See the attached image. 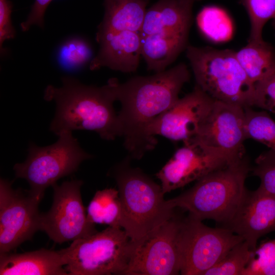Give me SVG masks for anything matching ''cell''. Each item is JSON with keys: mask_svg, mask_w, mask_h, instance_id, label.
<instances>
[{"mask_svg": "<svg viewBox=\"0 0 275 275\" xmlns=\"http://www.w3.org/2000/svg\"><path fill=\"white\" fill-rule=\"evenodd\" d=\"M190 79L187 66L181 63L174 67L151 76H138L120 83L109 79L116 101L121 105L118 117L121 136L131 158L140 159L157 144L148 129L158 116L179 99L183 85Z\"/></svg>", "mask_w": 275, "mask_h": 275, "instance_id": "cell-1", "label": "cell"}, {"mask_svg": "<svg viewBox=\"0 0 275 275\" xmlns=\"http://www.w3.org/2000/svg\"><path fill=\"white\" fill-rule=\"evenodd\" d=\"M62 81L61 87L49 85L44 91V99L56 105L51 131L58 135L64 131L91 130L106 140L121 136L114 107L116 100L107 83L100 87L88 86L68 76Z\"/></svg>", "mask_w": 275, "mask_h": 275, "instance_id": "cell-2", "label": "cell"}, {"mask_svg": "<svg viewBox=\"0 0 275 275\" xmlns=\"http://www.w3.org/2000/svg\"><path fill=\"white\" fill-rule=\"evenodd\" d=\"M129 156L111 173L122 206L121 228L135 242L174 216V208L165 200L161 185L141 170L129 165Z\"/></svg>", "mask_w": 275, "mask_h": 275, "instance_id": "cell-3", "label": "cell"}, {"mask_svg": "<svg viewBox=\"0 0 275 275\" xmlns=\"http://www.w3.org/2000/svg\"><path fill=\"white\" fill-rule=\"evenodd\" d=\"M250 171L245 155L208 173L190 188L169 200L174 208L187 210L191 217L226 224L236 210L246 188Z\"/></svg>", "mask_w": 275, "mask_h": 275, "instance_id": "cell-4", "label": "cell"}, {"mask_svg": "<svg viewBox=\"0 0 275 275\" xmlns=\"http://www.w3.org/2000/svg\"><path fill=\"white\" fill-rule=\"evenodd\" d=\"M186 56L196 85L211 98L243 107L253 106L254 85L235 51L187 45Z\"/></svg>", "mask_w": 275, "mask_h": 275, "instance_id": "cell-5", "label": "cell"}, {"mask_svg": "<svg viewBox=\"0 0 275 275\" xmlns=\"http://www.w3.org/2000/svg\"><path fill=\"white\" fill-rule=\"evenodd\" d=\"M60 251L68 275L124 274L132 241L122 228L108 227Z\"/></svg>", "mask_w": 275, "mask_h": 275, "instance_id": "cell-6", "label": "cell"}, {"mask_svg": "<svg viewBox=\"0 0 275 275\" xmlns=\"http://www.w3.org/2000/svg\"><path fill=\"white\" fill-rule=\"evenodd\" d=\"M58 136L57 141L49 146L31 143L26 160L14 166L16 178L26 180L29 190L42 198L47 187L76 171L84 160L92 157L80 147L72 131H64Z\"/></svg>", "mask_w": 275, "mask_h": 275, "instance_id": "cell-7", "label": "cell"}, {"mask_svg": "<svg viewBox=\"0 0 275 275\" xmlns=\"http://www.w3.org/2000/svg\"><path fill=\"white\" fill-rule=\"evenodd\" d=\"M243 240L226 228L208 227L188 215L182 219L180 229V273L204 275Z\"/></svg>", "mask_w": 275, "mask_h": 275, "instance_id": "cell-8", "label": "cell"}, {"mask_svg": "<svg viewBox=\"0 0 275 275\" xmlns=\"http://www.w3.org/2000/svg\"><path fill=\"white\" fill-rule=\"evenodd\" d=\"M182 219L173 216L136 241L124 274L174 275L180 273L179 233Z\"/></svg>", "mask_w": 275, "mask_h": 275, "instance_id": "cell-9", "label": "cell"}, {"mask_svg": "<svg viewBox=\"0 0 275 275\" xmlns=\"http://www.w3.org/2000/svg\"><path fill=\"white\" fill-rule=\"evenodd\" d=\"M82 184L81 180H72L52 186V205L47 212L41 213L40 230L56 243L72 242L97 232L82 203Z\"/></svg>", "mask_w": 275, "mask_h": 275, "instance_id": "cell-10", "label": "cell"}, {"mask_svg": "<svg viewBox=\"0 0 275 275\" xmlns=\"http://www.w3.org/2000/svg\"><path fill=\"white\" fill-rule=\"evenodd\" d=\"M42 197L29 190L14 189L0 181V253L10 252L40 230L39 205Z\"/></svg>", "mask_w": 275, "mask_h": 275, "instance_id": "cell-11", "label": "cell"}, {"mask_svg": "<svg viewBox=\"0 0 275 275\" xmlns=\"http://www.w3.org/2000/svg\"><path fill=\"white\" fill-rule=\"evenodd\" d=\"M241 157L198 143H186L176 151L156 176L165 194L197 181Z\"/></svg>", "mask_w": 275, "mask_h": 275, "instance_id": "cell-12", "label": "cell"}, {"mask_svg": "<svg viewBox=\"0 0 275 275\" xmlns=\"http://www.w3.org/2000/svg\"><path fill=\"white\" fill-rule=\"evenodd\" d=\"M244 108L214 100L196 135L188 143L219 150L235 157L244 156L243 143L247 138Z\"/></svg>", "mask_w": 275, "mask_h": 275, "instance_id": "cell-13", "label": "cell"}, {"mask_svg": "<svg viewBox=\"0 0 275 275\" xmlns=\"http://www.w3.org/2000/svg\"><path fill=\"white\" fill-rule=\"evenodd\" d=\"M214 99L196 85L194 90L179 99L151 123L149 134L162 136L184 144L192 140L208 113Z\"/></svg>", "mask_w": 275, "mask_h": 275, "instance_id": "cell-14", "label": "cell"}, {"mask_svg": "<svg viewBox=\"0 0 275 275\" xmlns=\"http://www.w3.org/2000/svg\"><path fill=\"white\" fill-rule=\"evenodd\" d=\"M241 237L254 252L258 239L275 231V195L247 189L236 210L224 224Z\"/></svg>", "mask_w": 275, "mask_h": 275, "instance_id": "cell-15", "label": "cell"}, {"mask_svg": "<svg viewBox=\"0 0 275 275\" xmlns=\"http://www.w3.org/2000/svg\"><path fill=\"white\" fill-rule=\"evenodd\" d=\"M99 44L90 63L91 70L106 67L124 73L135 72L142 56L140 32L124 31L96 37Z\"/></svg>", "mask_w": 275, "mask_h": 275, "instance_id": "cell-16", "label": "cell"}, {"mask_svg": "<svg viewBox=\"0 0 275 275\" xmlns=\"http://www.w3.org/2000/svg\"><path fill=\"white\" fill-rule=\"evenodd\" d=\"M202 0H158L147 11L142 37L156 34H189L193 8Z\"/></svg>", "mask_w": 275, "mask_h": 275, "instance_id": "cell-17", "label": "cell"}, {"mask_svg": "<svg viewBox=\"0 0 275 275\" xmlns=\"http://www.w3.org/2000/svg\"><path fill=\"white\" fill-rule=\"evenodd\" d=\"M60 251L0 253L1 275H68Z\"/></svg>", "mask_w": 275, "mask_h": 275, "instance_id": "cell-18", "label": "cell"}, {"mask_svg": "<svg viewBox=\"0 0 275 275\" xmlns=\"http://www.w3.org/2000/svg\"><path fill=\"white\" fill-rule=\"evenodd\" d=\"M149 0H104V14L96 36L124 31L140 32Z\"/></svg>", "mask_w": 275, "mask_h": 275, "instance_id": "cell-19", "label": "cell"}, {"mask_svg": "<svg viewBox=\"0 0 275 275\" xmlns=\"http://www.w3.org/2000/svg\"><path fill=\"white\" fill-rule=\"evenodd\" d=\"M188 34H156L142 37V56L148 70H166L187 46Z\"/></svg>", "mask_w": 275, "mask_h": 275, "instance_id": "cell-20", "label": "cell"}, {"mask_svg": "<svg viewBox=\"0 0 275 275\" xmlns=\"http://www.w3.org/2000/svg\"><path fill=\"white\" fill-rule=\"evenodd\" d=\"M236 57L254 85L275 72V51L264 40L248 44L235 51Z\"/></svg>", "mask_w": 275, "mask_h": 275, "instance_id": "cell-21", "label": "cell"}, {"mask_svg": "<svg viewBox=\"0 0 275 275\" xmlns=\"http://www.w3.org/2000/svg\"><path fill=\"white\" fill-rule=\"evenodd\" d=\"M87 213L89 220L95 225L121 228L122 211L118 190L109 188L97 190L87 208Z\"/></svg>", "mask_w": 275, "mask_h": 275, "instance_id": "cell-22", "label": "cell"}, {"mask_svg": "<svg viewBox=\"0 0 275 275\" xmlns=\"http://www.w3.org/2000/svg\"><path fill=\"white\" fill-rule=\"evenodd\" d=\"M196 21L202 34L213 42H227L233 37L234 26L232 19L227 11L219 6L203 7L198 13Z\"/></svg>", "mask_w": 275, "mask_h": 275, "instance_id": "cell-23", "label": "cell"}, {"mask_svg": "<svg viewBox=\"0 0 275 275\" xmlns=\"http://www.w3.org/2000/svg\"><path fill=\"white\" fill-rule=\"evenodd\" d=\"M247 139H252L275 151V121L265 111L244 108Z\"/></svg>", "mask_w": 275, "mask_h": 275, "instance_id": "cell-24", "label": "cell"}, {"mask_svg": "<svg viewBox=\"0 0 275 275\" xmlns=\"http://www.w3.org/2000/svg\"><path fill=\"white\" fill-rule=\"evenodd\" d=\"M253 253L248 243L243 240L232 247L204 275H243Z\"/></svg>", "mask_w": 275, "mask_h": 275, "instance_id": "cell-25", "label": "cell"}, {"mask_svg": "<svg viewBox=\"0 0 275 275\" xmlns=\"http://www.w3.org/2000/svg\"><path fill=\"white\" fill-rule=\"evenodd\" d=\"M249 16L251 30L248 42H260L266 23L275 17V0H240Z\"/></svg>", "mask_w": 275, "mask_h": 275, "instance_id": "cell-26", "label": "cell"}, {"mask_svg": "<svg viewBox=\"0 0 275 275\" xmlns=\"http://www.w3.org/2000/svg\"><path fill=\"white\" fill-rule=\"evenodd\" d=\"M92 50L89 43L79 38L69 39L59 48L57 58L60 66L66 70H75L90 60Z\"/></svg>", "mask_w": 275, "mask_h": 275, "instance_id": "cell-27", "label": "cell"}, {"mask_svg": "<svg viewBox=\"0 0 275 275\" xmlns=\"http://www.w3.org/2000/svg\"><path fill=\"white\" fill-rule=\"evenodd\" d=\"M243 275H275V239L257 247Z\"/></svg>", "mask_w": 275, "mask_h": 275, "instance_id": "cell-28", "label": "cell"}, {"mask_svg": "<svg viewBox=\"0 0 275 275\" xmlns=\"http://www.w3.org/2000/svg\"><path fill=\"white\" fill-rule=\"evenodd\" d=\"M252 171L260 180L258 188L275 195V151L270 149L260 154Z\"/></svg>", "mask_w": 275, "mask_h": 275, "instance_id": "cell-29", "label": "cell"}, {"mask_svg": "<svg viewBox=\"0 0 275 275\" xmlns=\"http://www.w3.org/2000/svg\"><path fill=\"white\" fill-rule=\"evenodd\" d=\"M254 105L275 113V72L254 85Z\"/></svg>", "mask_w": 275, "mask_h": 275, "instance_id": "cell-30", "label": "cell"}, {"mask_svg": "<svg viewBox=\"0 0 275 275\" xmlns=\"http://www.w3.org/2000/svg\"><path fill=\"white\" fill-rule=\"evenodd\" d=\"M12 5L9 0H0V47L3 50V44L5 40L13 39L16 32L11 20Z\"/></svg>", "mask_w": 275, "mask_h": 275, "instance_id": "cell-31", "label": "cell"}, {"mask_svg": "<svg viewBox=\"0 0 275 275\" xmlns=\"http://www.w3.org/2000/svg\"><path fill=\"white\" fill-rule=\"evenodd\" d=\"M52 1L35 0L27 19L20 24L21 30L27 31L33 24L43 27L45 12Z\"/></svg>", "mask_w": 275, "mask_h": 275, "instance_id": "cell-32", "label": "cell"}, {"mask_svg": "<svg viewBox=\"0 0 275 275\" xmlns=\"http://www.w3.org/2000/svg\"><path fill=\"white\" fill-rule=\"evenodd\" d=\"M273 19V26L275 29V17L272 19Z\"/></svg>", "mask_w": 275, "mask_h": 275, "instance_id": "cell-33", "label": "cell"}]
</instances>
